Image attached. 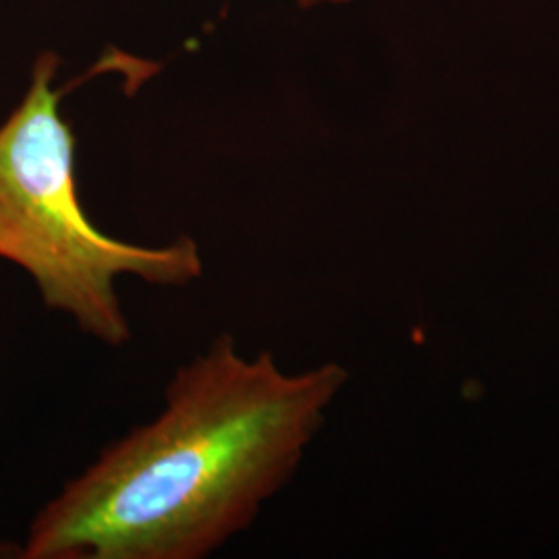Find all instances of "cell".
<instances>
[{
	"instance_id": "1",
	"label": "cell",
	"mask_w": 559,
	"mask_h": 559,
	"mask_svg": "<svg viewBox=\"0 0 559 559\" xmlns=\"http://www.w3.org/2000/svg\"><path fill=\"white\" fill-rule=\"evenodd\" d=\"M346 381L338 362L286 373L272 353L247 359L221 334L175 371L158 417L106 445L41 508L21 556H212L295 477Z\"/></svg>"
},
{
	"instance_id": "2",
	"label": "cell",
	"mask_w": 559,
	"mask_h": 559,
	"mask_svg": "<svg viewBox=\"0 0 559 559\" xmlns=\"http://www.w3.org/2000/svg\"><path fill=\"white\" fill-rule=\"evenodd\" d=\"M59 57L36 60L29 87L0 124V260L27 272L41 302L69 316L90 338L108 346L131 340L117 278L133 276L162 288L201 278L198 240L166 245L115 239L83 210L78 138L60 112L55 87Z\"/></svg>"
},
{
	"instance_id": "3",
	"label": "cell",
	"mask_w": 559,
	"mask_h": 559,
	"mask_svg": "<svg viewBox=\"0 0 559 559\" xmlns=\"http://www.w3.org/2000/svg\"><path fill=\"white\" fill-rule=\"evenodd\" d=\"M297 2L305 9H311V7H318V4H346V2H353V0H297Z\"/></svg>"
}]
</instances>
